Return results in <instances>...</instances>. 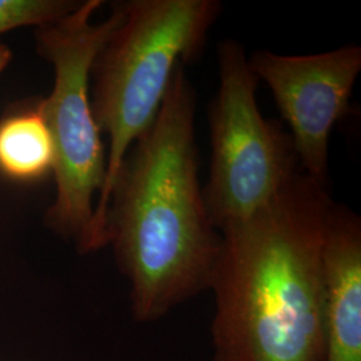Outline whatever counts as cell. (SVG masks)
Wrapping results in <instances>:
<instances>
[{"mask_svg":"<svg viewBox=\"0 0 361 361\" xmlns=\"http://www.w3.org/2000/svg\"><path fill=\"white\" fill-rule=\"evenodd\" d=\"M186 66H177L154 123L130 147L106 213L107 245L140 324L209 290L221 244L200 185L197 91Z\"/></svg>","mask_w":361,"mask_h":361,"instance_id":"obj_1","label":"cell"},{"mask_svg":"<svg viewBox=\"0 0 361 361\" xmlns=\"http://www.w3.org/2000/svg\"><path fill=\"white\" fill-rule=\"evenodd\" d=\"M102 4L80 1L62 19L35 28L37 50L51 63L55 77L50 95L37 104L55 149L56 193L44 224L79 255L94 253V198L106 177V149L91 109V66L121 19L116 3L107 19L94 22Z\"/></svg>","mask_w":361,"mask_h":361,"instance_id":"obj_4","label":"cell"},{"mask_svg":"<svg viewBox=\"0 0 361 361\" xmlns=\"http://www.w3.org/2000/svg\"><path fill=\"white\" fill-rule=\"evenodd\" d=\"M55 149L51 133L37 106L0 122V173L16 180H34L52 171Z\"/></svg>","mask_w":361,"mask_h":361,"instance_id":"obj_8","label":"cell"},{"mask_svg":"<svg viewBox=\"0 0 361 361\" xmlns=\"http://www.w3.org/2000/svg\"><path fill=\"white\" fill-rule=\"evenodd\" d=\"M324 361H361V219L334 201L322 247Z\"/></svg>","mask_w":361,"mask_h":361,"instance_id":"obj_7","label":"cell"},{"mask_svg":"<svg viewBox=\"0 0 361 361\" xmlns=\"http://www.w3.org/2000/svg\"><path fill=\"white\" fill-rule=\"evenodd\" d=\"M217 56L219 87L209 107L212 165L202 193L219 232L267 207L296 176L300 164L289 133L258 109L259 80L244 46L225 39Z\"/></svg>","mask_w":361,"mask_h":361,"instance_id":"obj_5","label":"cell"},{"mask_svg":"<svg viewBox=\"0 0 361 361\" xmlns=\"http://www.w3.org/2000/svg\"><path fill=\"white\" fill-rule=\"evenodd\" d=\"M332 204L326 185L297 173L267 207L219 231L212 361H324L322 247Z\"/></svg>","mask_w":361,"mask_h":361,"instance_id":"obj_2","label":"cell"},{"mask_svg":"<svg viewBox=\"0 0 361 361\" xmlns=\"http://www.w3.org/2000/svg\"><path fill=\"white\" fill-rule=\"evenodd\" d=\"M13 59V51L11 49L0 42V73L8 66Z\"/></svg>","mask_w":361,"mask_h":361,"instance_id":"obj_10","label":"cell"},{"mask_svg":"<svg viewBox=\"0 0 361 361\" xmlns=\"http://www.w3.org/2000/svg\"><path fill=\"white\" fill-rule=\"evenodd\" d=\"M80 1L74 0H0V35L20 27H40L62 19Z\"/></svg>","mask_w":361,"mask_h":361,"instance_id":"obj_9","label":"cell"},{"mask_svg":"<svg viewBox=\"0 0 361 361\" xmlns=\"http://www.w3.org/2000/svg\"><path fill=\"white\" fill-rule=\"evenodd\" d=\"M247 59L258 80L271 89L290 129L302 173L326 185L329 137L348 113L361 71L360 46H343L314 55L257 50Z\"/></svg>","mask_w":361,"mask_h":361,"instance_id":"obj_6","label":"cell"},{"mask_svg":"<svg viewBox=\"0 0 361 361\" xmlns=\"http://www.w3.org/2000/svg\"><path fill=\"white\" fill-rule=\"evenodd\" d=\"M121 19L90 70L95 122L109 138L106 177L94 205V252L107 246L110 192L130 147L154 123L173 74L204 50L219 0L119 1Z\"/></svg>","mask_w":361,"mask_h":361,"instance_id":"obj_3","label":"cell"}]
</instances>
